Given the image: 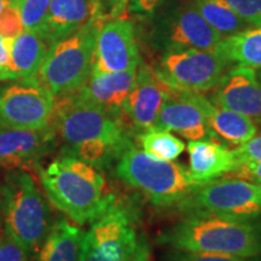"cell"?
Masks as SVG:
<instances>
[{
  "mask_svg": "<svg viewBox=\"0 0 261 261\" xmlns=\"http://www.w3.org/2000/svg\"><path fill=\"white\" fill-rule=\"evenodd\" d=\"M50 125L62 143V155L98 169L119 159L132 143L126 120L86 99L80 91L55 98Z\"/></svg>",
  "mask_w": 261,
  "mask_h": 261,
  "instance_id": "cell-1",
  "label": "cell"
},
{
  "mask_svg": "<svg viewBox=\"0 0 261 261\" xmlns=\"http://www.w3.org/2000/svg\"><path fill=\"white\" fill-rule=\"evenodd\" d=\"M156 242L185 252L261 256V220L189 212L160 232Z\"/></svg>",
  "mask_w": 261,
  "mask_h": 261,
  "instance_id": "cell-2",
  "label": "cell"
},
{
  "mask_svg": "<svg viewBox=\"0 0 261 261\" xmlns=\"http://www.w3.org/2000/svg\"><path fill=\"white\" fill-rule=\"evenodd\" d=\"M38 173L48 201L75 224L92 223L114 203L99 169L83 160L62 155Z\"/></svg>",
  "mask_w": 261,
  "mask_h": 261,
  "instance_id": "cell-3",
  "label": "cell"
},
{
  "mask_svg": "<svg viewBox=\"0 0 261 261\" xmlns=\"http://www.w3.org/2000/svg\"><path fill=\"white\" fill-rule=\"evenodd\" d=\"M0 205L4 230L29 253H38L51 228V213L33 175L23 169L6 173Z\"/></svg>",
  "mask_w": 261,
  "mask_h": 261,
  "instance_id": "cell-4",
  "label": "cell"
},
{
  "mask_svg": "<svg viewBox=\"0 0 261 261\" xmlns=\"http://www.w3.org/2000/svg\"><path fill=\"white\" fill-rule=\"evenodd\" d=\"M115 172L156 207L178 205L198 187L179 163L155 158L132 143L117 159Z\"/></svg>",
  "mask_w": 261,
  "mask_h": 261,
  "instance_id": "cell-5",
  "label": "cell"
},
{
  "mask_svg": "<svg viewBox=\"0 0 261 261\" xmlns=\"http://www.w3.org/2000/svg\"><path fill=\"white\" fill-rule=\"evenodd\" d=\"M102 27L92 17L80 29L48 47L38 79L55 98L79 92L92 75L96 39Z\"/></svg>",
  "mask_w": 261,
  "mask_h": 261,
  "instance_id": "cell-6",
  "label": "cell"
},
{
  "mask_svg": "<svg viewBox=\"0 0 261 261\" xmlns=\"http://www.w3.org/2000/svg\"><path fill=\"white\" fill-rule=\"evenodd\" d=\"M149 44L155 51L165 54L178 50H215L223 40L204 21L192 2L165 5L151 14Z\"/></svg>",
  "mask_w": 261,
  "mask_h": 261,
  "instance_id": "cell-7",
  "label": "cell"
},
{
  "mask_svg": "<svg viewBox=\"0 0 261 261\" xmlns=\"http://www.w3.org/2000/svg\"><path fill=\"white\" fill-rule=\"evenodd\" d=\"M178 207L184 212H203L224 217L255 219L261 215V197L254 181L223 177L196 187Z\"/></svg>",
  "mask_w": 261,
  "mask_h": 261,
  "instance_id": "cell-8",
  "label": "cell"
},
{
  "mask_svg": "<svg viewBox=\"0 0 261 261\" xmlns=\"http://www.w3.org/2000/svg\"><path fill=\"white\" fill-rule=\"evenodd\" d=\"M231 67L217 50H178L161 54L154 69L171 89L203 93L213 91Z\"/></svg>",
  "mask_w": 261,
  "mask_h": 261,
  "instance_id": "cell-9",
  "label": "cell"
},
{
  "mask_svg": "<svg viewBox=\"0 0 261 261\" xmlns=\"http://www.w3.org/2000/svg\"><path fill=\"white\" fill-rule=\"evenodd\" d=\"M138 240L130 212L113 203L85 232L83 261H130Z\"/></svg>",
  "mask_w": 261,
  "mask_h": 261,
  "instance_id": "cell-10",
  "label": "cell"
},
{
  "mask_svg": "<svg viewBox=\"0 0 261 261\" xmlns=\"http://www.w3.org/2000/svg\"><path fill=\"white\" fill-rule=\"evenodd\" d=\"M14 81L0 89V127L37 129L50 126L54 94L38 77Z\"/></svg>",
  "mask_w": 261,
  "mask_h": 261,
  "instance_id": "cell-11",
  "label": "cell"
},
{
  "mask_svg": "<svg viewBox=\"0 0 261 261\" xmlns=\"http://www.w3.org/2000/svg\"><path fill=\"white\" fill-rule=\"evenodd\" d=\"M140 62L133 22L123 17L103 23L96 39L92 75L123 71L138 67Z\"/></svg>",
  "mask_w": 261,
  "mask_h": 261,
  "instance_id": "cell-12",
  "label": "cell"
},
{
  "mask_svg": "<svg viewBox=\"0 0 261 261\" xmlns=\"http://www.w3.org/2000/svg\"><path fill=\"white\" fill-rule=\"evenodd\" d=\"M202 93L171 89L160 109L155 128L175 132L189 140L214 139L204 112Z\"/></svg>",
  "mask_w": 261,
  "mask_h": 261,
  "instance_id": "cell-13",
  "label": "cell"
},
{
  "mask_svg": "<svg viewBox=\"0 0 261 261\" xmlns=\"http://www.w3.org/2000/svg\"><path fill=\"white\" fill-rule=\"evenodd\" d=\"M52 126L37 129L0 127V169L39 168V162L56 145Z\"/></svg>",
  "mask_w": 261,
  "mask_h": 261,
  "instance_id": "cell-14",
  "label": "cell"
},
{
  "mask_svg": "<svg viewBox=\"0 0 261 261\" xmlns=\"http://www.w3.org/2000/svg\"><path fill=\"white\" fill-rule=\"evenodd\" d=\"M171 92L150 65L140 62L136 81L123 106V115L138 133L155 128L160 109Z\"/></svg>",
  "mask_w": 261,
  "mask_h": 261,
  "instance_id": "cell-15",
  "label": "cell"
},
{
  "mask_svg": "<svg viewBox=\"0 0 261 261\" xmlns=\"http://www.w3.org/2000/svg\"><path fill=\"white\" fill-rule=\"evenodd\" d=\"M210 99L217 106L226 108L261 123V85L253 68L232 65L213 90Z\"/></svg>",
  "mask_w": 261,
  "mask_h": 261,
  "instance_id": "cell-16",
  "label": "cell"
},
{
  "mask_svg": "<svg viewBox=\"0 0 261 261\" xmlns=\"http://www.w3.org/2000/svg\"><path fill=\"white\" fill-rule=\"evenodd\" d=\"M187 149L189 152V177L197 185L236 172L237 163L232 150L218 140H190Z\"/></svg>",
  "mask_w": 261,
  "mask_h": 261,
  "instance_id": "cell-17",
  "label": "cell"
},
{
  "mask_svg": "<svg viewBox=\"0 0 261 261\" xmlns=\"http://www.w3.org/2000/svg\"><path fill=\"white\" fill-rule=\"evenodd\" d=\"M138 67L116 73L92 75L80 93L108 113L125 119L123 106L136 81Z\"/></svg>",
  "mask_w": 261,
  "mask_h": 261,
  "instance_id": "cell-18",
  "label": "cell"
},
{
  "mask_svg": "<svg viewBox=\"0 0 261 261\" xmlns=\"http://www.w3.org/2000/svg\"><path fill=\"white\" fill-rule=\"evenodd\" d=\"M92 16L93 0H51L39 34L51 45L73 34L86 24Z\"/></svg>",
  "mask_w": 261,
  "mask_h": 261,
  "instance_id": "cell-19",
  "label": "cell"
},
{
  "mask_svg": "<svg viewBox=\"0 0 261 261\" xmlns=\"http://www.w3.org/2000/svg\"><path fill=\"white\" fill-rule=\"evenodd\" d=\"M204 112L214 138H219L231 145H241L259 132V126L250 117L214 104L204 98Z\"/></svg>",
  "mask_w": 261,
  "mask_h": 261,
  "instance_id": "cell-20",
  "label": "cell"
},
{
  "mask_svg": "<svg viewBox=\"0 0 261 261\" xmlns=\"http://www.w3.org/2000/svg\"><path fill=\"white\" fill-rule=\"evenodd\" d=\"M85 232L65 219L51 225L38 250L37 261H83Z\"/></svg>",
  "mask_w": 261,
  "mask_h": 261,
  "instance_id": "cell-21",
  "label": "cell"
},
{
  "mask_svg": "<svg viewBox=\"0 0 261 261\" xmlns=\"http://www.w3.org/2000/svg\"><path fill=\"white\" fill-rule=\"evenodd\" d=\"M48 47V42L37 32L24 31L18 35L11 47V67L15 80L38 77Z\"/></svg>",
  "mask_w": 261,
  "mask_h": 261,
  "instance_id": "cell-22",
  "label": "cell"
},
{
  "mask_svg": "<svg viewBox=\"0 0 261 261\" xmlns=\"http://www.w3.org/2000/svg\"><path fill=\"white\" fill-rule=\"evenodd\" d=\"M215 50L231 65L261 68V25L223 38Z\"/></svg>",
  "mask_w": 261,
  "mask_h": 261,
  "instance_id": "cell-23",
  "label": "cell"
},
{
  "mask_svg": "<svg viewBox=\"0 0 261 261\" xmlns=\"http://www.w3.org/2000/svg\"><path fill=\"white\" fill-rule=\"evenodd\" d=\"M194 4L204 21L224 38L253 27L241 18L225 0H194Z\"/></svg>",
  "mask_w": 261,
  "mask_h": 261,
  "instance_id": "cell-24",
  "label": "cell"
},
{
  "mask_svg": "<svg viewBox=\"0 0 261 261\" xmlns=\"http://www.w3.org/2000/svg\"><path fill=\"white\" fill-rule=\"evenodd\" d=\"M140 146L148 154L161 160L173 161L182 154L187 145L171 132L160 128H152L137 136Z\"/></svg>",
  "mask_w": 261,
  "mask_h": 261,
  "instance_id": "cell-25",
  "label": "cell"
},
{
  "mask_svg": "<svg viewBox=\"0 0 261 261\" xmlns=\"http://www.w3.org/2000/svg\"><path fill=\"white\" fill-rule=\"evenodd\" d=\"M50 4L51 0H19L18 9L24 31L40 32Z\"/></svg>",
  "mask_w": 261,
  "mask_h": 261,
  "instance_id": "cell-26",
  "label": "cell"
},
{
  "mask_svg": "<svg viewBox=\"0 0 261 261\" xmlns=\"http://www.w3.org/2000/svg\"><path fill=\"white\" fill-rule=\"evenodd\" d=\"M160 261H261V256H233L223 254L185 252L169 249L161 255Z\"/></svg>",
  "mask_w": 261,
  "mask_h": 261,
  "instance_id": "cell-27",
  "label": "cell"
},
{
  "mask_svg": "<svg viewBox=\"0 0 261 261\" xmlns=\"http://www.w3.org/2000/svg\"><path fill=\"white\" fill-rule=\"evenodd\" d=\"M23 32L18 4L9 3L0 12V35L8 40H15Z\"/></svg>",
  "mask_w": 261,
  "mask_h": 261,
  "instance_id": "cell-28",
  "label": "cell"
},
{
  "mask_svg": "<svg viewBox=\"0 0 261 261\" xmlns=\"http://www.w3.org/2000/svg\"><path fill=\"white\" fill-rule=\"evenodd\" d=\"M129 0H93V16L100 23L126 17Z\"/></svg>",
  "mask_w": 261,
  "mask_h": 261,
  "instance_id": "cell-29",
  "label": "cell"
},
{
  "mask_svg": "<svg viewBox=\"0 0 261 261\" xmlns=\"http://www.w3.org/2000/svg\"><path fill=\"white\" fill-rule=\"evenodd\" d=\"M232 152L237 163V169L261 163V132H257L248 142L232 149Z\"/></svg>",
  "mask_w": 261,
  "mask_h": 261,
  "instance_id": "cell-30",
  "label": "cell"
},
{
  "mask_svg": "<svg viewBox=\"0 0 261 261\" xmlns=\"http://www.w3.org/2000/svg\"><path fill=\"white\" fill-rule=\"evenodd\" d=\"M241 18L253 27L261 25V0H225Z\"/></svg>",
  "mask_w": 261,
  "mask_h": 261,
  "instance_id": "cell-31",
  "label": "cell"
},
{
  "mask_svg": "<svg viewBox=\"0 0 261 261\" xmlns=\"http://www.w3.org/2000/svg\"><path fill=\"white\" fill-rule=\"evenodd\" d=\"M29 253L11 234L0 232V261H28Z\"/></svg>",
  "mask_w": 261,
  "mask_h": 261,
  "instance_id": "cell-32",
  "label": "cell"
},
{
  "mask_svg": "<svg viewBox=\"0 0 261 261\" xmlns=\"http://www.w3.org/2000/svg\"><path fill=\"white\" fill-rule=\"evenodd\" d=\"M14 40H8L0 35V81L15 80L11 67V47Z\"/></svg>",
  "mask_w": 261,
  "mask_h": 261,
  "instance_id": "cell-33",
  "label": "cell"
},
{
  "mask_svg": "<svg viewBox=\"0 0 261 261\" xmlns=\"http://www.w3.org/2000/svg\"><path fill=\"white\" fill-rule=\"evenodd\" d=\"M166 0H129V10L140 15H151Z\"/></svg>",
  "mask_w": 261,
  "mask_h": 261,
  "instance_id": "cell-34",
  "label": "cell"
},
{
  "mask_svg": "<svg viewBox=\"0 0 261 261\" xmlns=\"http://www.w3.org/2000/svg\"><path fill=\"white\" fill-rule=\"evenodd\" d=\"M130 261H151V248L145 237H140L138 240V246Z\"/></svg>",
  "mask_w": 261,
  "mask_h": 261,
  "instance_id": "cell-35",
  "label": "cell"
},
{
  "mask_svg": "<svg viewBox=\"0 0 261 261\" xmlns=\"http://www.w3.org/2000/svg\"><path fill=\"white\" fill-rule=\"evenodd\" d=\"M234 173L237 174V177H241V178H249V179L261 178V163L247 166V167H242L237 169Z\"/></svg>",
  "mask_w": 261,
  "mask_h": 261,
  "instance_id": "cell-36",
  "label": "cell"
},
{
  "mask_svg": "<svg viewBox=\"0 0 261 261\" xmlns=\"http://www.w3.org/2000/svg\"><path fill=\"white\" fill-rule=\"evenodd\" d=\"M254 73H255V77H256L257 83L261 85V68H256V69H254Z\"/></svg>",
  "mask_w": 261,
  "mask_h": 261,
  "instance_id": "cell-37",
  "label": "cell"
},
{
  "mask_svg": "<svg viewBox=\"0 0 261 261\" xmlns=\"http://www.w3.org/2000/svg\"><path fill=\"white\" fill-rule=\"evenodd\" d=\"M253 181L255 182L257 189H259V192H260V197H261V178H256V179H253Z\"/></svg>",
  "mask_w": 261,
  "mask_h": 261,
  "instance_id": "cell-38",
  "label": "cell"
},
{
  "mask_svg": "<svg viewBox=\"0 0 261 261\" xmlns=\"http://www.w3.org/2000/svg\"><path fill=\"white\" fill-rule=\"evenodd\" d=\"M9 3H10L9 0H0V12L3 11V9H4L5 6L9 4Z\"/></svg>",
  "mask_w": 261,
  "mask_h": 261,
  "instance_id": "cell-39",
  "label": "cell"
},
{
  "mask_svg": "<svg viewBox=\"0 0 261 261\" xmlns=\"http://www.w3.org/2000/svg\"><path fill=\"white\" fill-rule=\"evenodd\" d=\"M3 225H4V220H3V212H2V205H0V232L3 230Z\"/></svg>",
  "mask_w": 261,
  "mask_h": 261,
  "instance_id": "cell-40",
  "label": "cell"
},
{
  "mask_svg": "<svg viewBox=\"0 0 261 261\" xmlns=\"http://www.w3.org/2000/svg\"><path fill=\"white\" fill-rule=\"evenodd\" d=\"M10 3H12V4H18V2L19 0H9Z\"/></svg>",
  "mask_w": 261,
  "mask_h": 261,
  "instance_id": "cell-41",
  "label": "cell"
},
{
  "mask_svg": "<svg viewBox=\"0 0 261 261\" xmlns=\"http://www.w3.org/2000/svg\"><path fill=\"white\" fill-rule=\"evenodd\" d=\"M259 126H261V123H260V125H259Z\"/></svg>",
  "mask_w": 261,
  "mask_h": 261,
  "instance_id": "cell-42",
  "label": "cell"
}]
</instances>
